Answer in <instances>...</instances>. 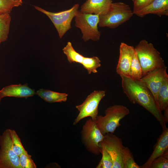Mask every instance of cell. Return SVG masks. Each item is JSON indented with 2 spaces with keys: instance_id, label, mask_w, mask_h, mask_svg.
I'll return each mask as SVG.
<instances>
[{
  "instance_id": "6da1fadb",
  "label": "cell",
  "mask_w": 168,
  "mask_h": 168,
  "mask_svg": "<svg viewBox=\"0 0 168 168\" xmlns=\"http://www.w3.org/2000/svg\"><path fill=\"white\" fill-rule=\"evenodd\" d=\"M120 76L124 92L130 101L141 105L152 114L160 124L163 130L167 128L163 115L146 86L139 80L123 75Z\"/></svg>"
},
{
  "instance_id": "7a4b0ae2",
  "label": "cell",
  "mask_w": 168,
  "mask_h": 168,
  "mask_svg": "<svg viewBox=\"0 0 168 168\" xmlns=\"http://www.w3.org/2000/svg\"><path fill=\"white\" fill-rule=\"evenodd\" d=\"M134 49L142 69L143 76L151 71L165 66L160 53L152 43L146 40L140 41Z\"/></svg>"
},
{
  "instance_id": "3957f363",
  "label": "cell",
  "mask_w": 168,
  "mask_h": 168,
  "mask_svg": "<svg viewBox=\"0 0 168 168\" xmlns=\"http://www.w3.org/2000/svg\"><path fill=\"white\" fill-rule=\"evenodd\" d=\"M130 113L129 110L120 105H115L107 108L105 115H98L94 121L101 133L104 135L114 133L121 124L120 120Z\"/></svg>"
},
{
  "instance_id": "277c9868",
  "label": "cell",
  "mask_w": 168,
  "mask_h": 168,
  "mask_svg": "<svg viewBox=\"0 0 168 168\" xmlns=\"http://www.w3.org/2000/svg\"><path fill=\"white\" fill-rule=\"evenodd\" d=\"M133 14L128 5L121 2H112L106 13L99 15L98 25L114 29L129 20Z\"/></svg>"
},
{
  "instance_id": "5b68a950",
  "label": "cell",
  "mask_w": 168,
  "mask_h": 168,
  "mask_svg": "<svg viewBox=\"0 0 168 168\" xmlns=\"http://www.w3.org/2000/svg\"><path fill=\"white\" fill-rule=\"evenodd\" d=\"M79 6V4H76L69 9L57 12H50L38 6H35V7L50 19L56 29L59 38L61 39L72 28L71 23L78 11Z\"/></svg>"
},
{
  "instance_id": "8992f818",
  "label": "cell",
  "mask_w": 168,
  "mask_h": 168,
  "mask_svg": "<svg viewBox=\"0 0 168 168\" xmlns=\"http://www.w3.org/2000/svg\"><path fill=\"white\" fill-rule=\"evenodd\" d=\"M75 26L79 28L85 42L91 40L97 41L100 39V32L98 30L99 15L83 13L78 11L75 16Z\"/></svg>"
},
{
  "instance_id": "52a82bcc",
  "label": "cell",
  "mask_w": 168,
  "mask_h": 168,
  "mask_svg": "<svg viewBox=\"0 0 168 168\" xmlns=\"http://www.w3.org/2000/svg\"><path fill=\"white\" fill-rule=\"evenodd\" d=\"M81 140L86 149L94 154L100 153L99 143L104 137L94 121L88 119L83 125L81 132Z\"/></svg>"
},
{
  "instance_id": "ba28073f",
  "label": "cell",
  "mask_w": 168,
  "mask_h": 168,
  "mask_svg": "<svg viewBox=\"0 0 168 168\" xmlns=\"http://www.w3.org/2000/svg\"><path fill=\"white\" fill-rule=\"evenodd\" d=\"M104 91H95L89 95L81 104L76 106L79 113L73 122L75 125L82 119L88 117L94 121L98 115V107L102 99L105 96Z\"/></svg>"
},
{
  "instance_id": "9c48e42d",
  "label": "cell",
  "mask_w": 168,
  "mask_h": 168,
  "mask_svg": "<svg viewBox=\"0 0 168 168\" xmlns=\"http://www.w3.org/2000/svg\"><path fill=\"white\" fill-rule=\"evenodd\" d=\"M0 147V168H21L19 156L12 148L9 129L1 135Z\"/></svg>"
},
{
  "instance_id": "30bf717a",
  "label": "cell",
  "mask_w": 168,
  "mask_h": 168,
  "mask_svg": "<svg viewBox=\"0 0 168 168\" xmlns=\"http://www.w3.org/2000/svg\"><path fill=\"white\" fill-rule=\"evenodd\" d=\"M110 155L113 162V168H123L122 152L124 146L122 139L113 133H108L99 143Z\"/></svg>"
},
{
  "instance_id": "8fae6325",
  "label": "cell",
  "mask_w": 168,
  "mask_h": 168,
  "mask_svg": "<svg viewBox=\"0 0 168 168\" xmlns=\"http://www.w3.org/2000/svg\"><path fill=\"white\" fill-rule=\"evenodd\" d=\"M167 68L165 65L156 68L148 72L139 80L150 91L157 105L159 91L164 80L168 77Z\"/></svg>"
},
{
  "instance_id": "7c38bea8",
  "label": "cell",
  "mask_w": 168,
  "mask_h": 168,
  "mask_svg": "<svg viewBox=\"0 0 168 168\" xmlns=\"http://www.w3.org/2000/svg\"><path fill=\"white\" fill-rule=\"evenodd\" d=\"M119 54L116 72L119 75L129 77L130 66L134 47L121 42L119 46Z\"/></svg>"
},
{
  "instance_id": "4fadbf2b",
  "label": "cell",
  "mask_w": 168,
  "mask_h": 168,
  "mask_svg": "<svg viewBox=\"0 0 168 168\" xmlns=\"http://www.w3.org/2000/svg\"><path fill=\"white\" fill-rule=\"evenodd\" d=\"M35 94V90L29 87L27 83L11 85L0 90V96L2 98L5 97L26 98Z\"/></svg>"
},
{
  "instance_id": "5bb4252c",
  "label": "cell",
  "mask_w": 168,
  "mask_h": 168,
  "mask_svg": "<svg viewBox=\"0 0 168 168\" xmlns=\"http://www.w3.org/2000/svg\"><path fill=\"white\" fill-rule=\"evenodd\" d=\"M112 2V0H86L80 11L83 13L103 15L108 11Z\"/></svg>"
},
{
  "instance_id": "9a60e30c",
  "label": "cell",
  "mask_w": 168,
  "mask_h": 168,
  "mask_svg": "<svg viewBox=\"0 0 168 168\" xmlns=\"http://www.w3.org/2000/svg\"><path fill=\"white\" fill-rule=\"evenodd\" d=\"M149 14H155L159 16H168V0H153L147 6L135 13L143 17Z\"/></svg>"
},
{
  "instance_id": "2e32d148",
  "label": "cell",
  "mask_w": 168,
  "mask_h": 168,
  "mask_svg": "<svg viewBox=\"0 0 168 168\" xmlns=\"http://www.w3.org/2000/svg\"><path fill=\"white\" fill-rule=\"evenodd\" d=\"M168 148V129L163 132L157 140L153 151L147 161L141 166L142 168H149L152 162L157 157L162 155Z\"/></svg>"
},
{
  "instance_id": "e0dca14e",
  "label": "cell",
  "mask_w": 168,
  "mask_h": 168,
  "mask_svg": "<svg viewBox=\"0 0 168 168\" xmlns=\"http://www.w3.org/2000/svg\"><path fill=\"white\" fill-rule=\"evenodd\" d=\"M157 104L160 110L164 111L163 114L166 122L168 121V77L164 80L159 91Z\"/></svg>"
},
{
  "instance_id": "ac0fdd59",
  "label": "cell",
  "mask_w": 168,
  "mask_h": 168,
  "mask_svg": "<svg viewBox=\"0 0 168 168\" xmlns=\"http://www.w3.org/2000/svg\"><path fill=\"white\" fill-rule=\"evenodd\" d=\"M36 94L45 101L50 103L65 102L68 96L65 93H61L43 89H40L37 91Z\"/></svg>"
},
{
  "instance_id": "d6986e66",
  "label": "cell",
  "mask_w": 168,
  "mask_h": 168,
  "mask_svg": "<svg viewBox=\"0 0 168 168\" xmlns=\"http://www.w3.org/2000/svg\"><path fill=\"white\" fill-rule=\"evenodd\" d=\"M11 20L9 13H0V44L8 38Z\"/></svg>"
},
{
  "instance_id": "ffe728a7",
  "label": "cell",
  "mask_w": 168,
  "mask_h": 168,
  "mask_svg": "<svg viewBox=\"0 0 168 168\" xmlns=\"http://www.w3.org/2000/svg\"><path fill=\"white\" fill-rule=\"evenodd\" d=\"M63 50L70 63H77L82 64L84 56L75 50L70 42L68 41L67 43L66 46L63 49Z\"/></svg>"
},
{
  "instance_id": "44dd1931",
  "label": "cell",
  "mask_w": 168,
  "mask_h": 168,
  "mask_svg": "<svg viewBox=\"0 0 168 168\" xmlns=\"http://www.w3.org/2000/svg\"><path fill=\"white\" fill-rule=\"evenodd\" d=\"M100 60L97 57H84L82 64L89 74L97 72V69L101 66Z\"/></svg>"
},
{
  "instance_id": "7402d4cb",
  "label": "cell",
  "mask_w": 168,
  "mask_h": 168,
  "mask_svg": "<svg viewBox=\"0 0 168 168\" xmlns=\"http://www.w3.org/2000/svg\"><path fill=\"white\" fill-rule=\"evenodd\" d=\"M142 76V69L134 50L130 66L129 77L135 80H139Z\"/></svg>"
},
{
  "instance_id": "603a6c76",
  "label": "cell",
  "mask_w": 168,
  "mask_h": 168,
  "mask_svg": "<svg viewBox=\"0 0 168 168\" xmlns=\"http://www.w3.org/2000/svg\"><path fill=\"white\" fill-rule=\"evenodd\" d=\"M123 168H141L135 161L133 155L129 148L124 146L122 152Z\"/></svg>"
},
{
  "instance_id": "cb8c5ba5",
  "label": "cell",
  "mask_w": 168,
  "mask_h": 168,
  "mask_svg": "<svg viewBox=\"0 0 168 168\" xmlns=\"http://www.w3.org/2000/svg\"><path fill=\"white\" fill-rule=\"evenodd\" d=\"M12 149L18 156L26 151L20 139L16 132L14 130L10 129Z\"/></svg>"
},
{
  "instance_id": "d4e9b609",
  "label": "cell",
  "mask_w": 168,
  "mask_h": 168,
  "mask_svg": "<svg viewBox=\"0 0 168 168\" xmlns=\"http://www.w3.org/2000/svg\"><path fill=\"white\" fill-rule=\"evenodd\" d=\"M22 0H0V13H10L15 7L21 6Z\"/></svg>"
},
{
  "instance_id": "484cf974",
  "label": "cell",
  "mask_w": 168,
  "mask_h": 168,
  "mask_svg": "<svg viewBox=\"0 0 168 168\" xmlns=\"http://www.w3.org/2000/svg\"><path fill=\"white\" fill-rule=\"evenodd\" d=\"M100 147V153L101 154L102 156L96 168H113V162L110 155L103 147Z\"/></svg>"
},
{
  "instance_id": "4316f807",
  "label": "cell",
  "mask_w": 168,
  "mask_h": 168,
  "mask_svg": "<svg viewBox=\"0 0 168 168\" xmlns=\"http://www.w3.org/2000/svg\"><path fill=\"white\" fill-rule=\"evenodd\" d=\"M168 151L166 150L162 155L155 159L149 168H168Z\"/></svg>"
},
{
  "instance_id": "83f0119b",
  "label": "cell",
  "mask_w": 168,
  "mask_h": 168,
  "mask_svg": "<svg viewBox=\"0 0 168 168\" xmlns=\"http://www.w3.org/2000/svg\"><path fill=\"white\" fill-rule=\"evenodd\" d=\"M19 160L21 168H36V166L26 151L19 156Z\"/></svg>"
},
{
  "instance_id": "f1b7e54d",
  "label": "cell",
  "mask_w": 168,
  "mask_h": 168,
  "mask_svg": "<svg viewBox=\"0 0 168 168\" xmlns=\"http://www.w3.org/2000/svg\"><path fill=\"white\" fill-rule=\"evenodd\" d=\"M152 0H134L133 12V14L144 8L150 3Z\"/></svg>"
},
{
  "instance_id": "f546056e",
  "label": "cell",
  "mask_w": 168,
  "mask_h": 168,
  "mask_svg": "<svg viewBox=\"0 0 168 168\" xmlns=\"http://www.w3.org/2000/svg\"><path fill=\"white\" fill-rule=\"evenodd\" d=\"M2 98L0 96V103L1 101Z\"/></svg>"
},
{
  "instance_id": "4dcf8cb0",
  "label": "cell",
  "mask_w": 168,
  "mask_h": 168,
  "mask_svg": "<svg viewBox=\"0 0 168 168\" xmlns=\"http://www.w3.org/2000/svg\"><path fill=\"white\" fill-rule=\"evenodd\" d=\"M1 138V135H0V141Z\"/></svg>"
},
{
  "instance_id": "1f68e13d",
  "label": "cell",
  "mask_w": 168,
  "mask_h": 168,
  "mask_svg": "<svg viewBox=\"0 0 168 168\" xmlns=\"http://www.w3.org/2000/svg\"><path fill=\"white\" fill-rule=\"evenodd\" d=\"M132 0V1L133 2L134 0Z\"/></svg>"
},
{
  "instance_id": "d6a6232c",
  "label": "cell",
  "mask_w": 168,
  "mask_h": 168,
  "mask_svg": "<svg viewBox=\"0 0 168 168\" xmlns=\"http://www.w3.org/2000/svg\"><path fill=\"white\" fill-rule=\"evenodd\" d=\"M153 0H152V2Z\"/></svg>"
}]
</instances>
